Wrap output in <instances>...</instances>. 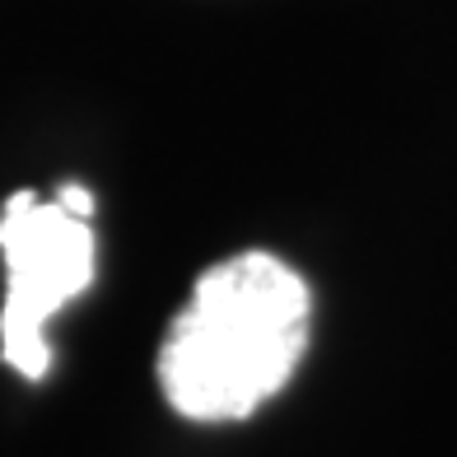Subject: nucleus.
Returning <instances> with one entry per match:
<instances>
[{"mask_svg":"<svg viewBox=\"0 0 457 457\" xmlns=\"http://www.w3.org/2000/svg\"><path fill=\"white\" fill-rule=\"evenodd\" d=\"M308 285L271 253L201 271L163 331L159 387L187 420H247L295 378L308 350Z\"/></svg>","mask_w":457,"mask_h":457,"instance_id":"f257e3e1","label":"nucleus"},{"mask_svg":"<svg viewBox=\"0 0 457 457\" xmlns=\"http://www.w3.org/2000/svg\"><path fill=\"white\" fill-rule=\"evenodd\" d=\"M0 257H5V313L0 355L24 378H43L52 350L43 327L56 308L85 295L94 280V224L75 220L56 196L14 192L0 211Z\"/></svg>","mask_w":457,"mask_h":457,"instance_id":"f03ea898","label":"nucleus"},{"mask_svg":"<svg viewBox=\"0 0 457 457\" xmlns=\"http://www.w3.org/2000/svg\"><path fill=\"white\" fill-rule=\"evenodd\" d=\"M56 201L66 205V211H71L75 220H94V196L85 192V187H75V182H66V187H61V192H56Z\"/></svg>","mask_w":457,"mask_h":457,"instance_id":"7ed1b4c3","label":"nucleus"}]
</instances>
